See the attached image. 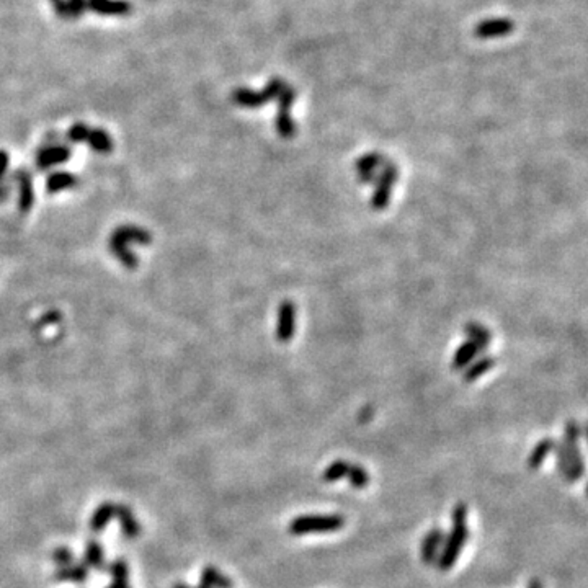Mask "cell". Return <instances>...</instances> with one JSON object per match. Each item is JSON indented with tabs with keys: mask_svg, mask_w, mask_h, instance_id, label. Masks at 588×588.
<instances>
[{
	"mask_svg": "<svg viewBox=\"0 0 588 588\" xmlns=\"http://www.w3.org/2000/svg\"><path fill=\"white\" fill-rule=\"evenodd\" d=\"M345 518L340 515H302L289 523V533L294 536L309 533H332L344 528Z\"/></svg>",
	"mask_w": 588,
	"mask_h": 588,
	"instance_id": "7a4b0ae2",
	"label": "cell"
},
{
	"mask_svg": "<svg viewBox=\"0 0 588 588\" xmlns=\"http://www.w3.org/2000/svg\"><path fill=\"white\" fill-rule=\"evenodd\" d=\"M87 9L103 16H125L133 10L128 0H87Z\"/></svg>",
	"mask_w": 588,
	"mask_h": 588,
	"instance_id": "30bf717a",
	"label": "cell"
},
{
	"mask_svg": "<svg viewBox=\"0 0 588 588\" xmlns=\"http://www.w3.org/2000/svg\"><path fill=\"white\" fill-rule=\"evenodd\" d=\"M384 155H381L378 153H369L361 155L360 159L356 160V170L358 172H376V169H381L384 165Z\"/></svg>",
	"mask_w": 588,
	"mask_h": 588,
	"instance_id": "7402d4cb",
	"label": "cell"
},
{
	"mask_svg": "<svg viewBox=\"0 0 588 588\" xmlns=\"http://www.w3.org/2000/svg\"><path fill=\"white\" fill-rule=\"evenodd\" d=\"M580 435L582 430L579 427V423H577L575 420L567 422V425H565V438L562 441V446L569 463V483L579 480L585 473V464L584 459H582V453L579 448Z\"/></svg>",
	"mask_w": 588,
	"mask_h": 588,
	"instance_id": "277c9868",
	"label": "cell"
},
{
	"mask_svg": "<svg viewBox=\"0 0 588 588\" xmlns=\"http://www.w3.org/2000/svg\"><path fill=\"white\" fill-rule=\"evenodd\" d=\"M113 237L123 240L126 244H144L148 245L153 242V235L148 231V229L131 226V224H126V226H120L116 231L111 234Z\"/></svg>",
	"mask_w": 588,
	"mask_h": 588,
	"instance_id": "4fadbf2b",
	"label": "cell"
},
{
	"mask_svg": "<svg viewBox=\"0 0 588 588\" xmlns=\"http://www.w3.org/2000/svg\"><path fill=\"white\" fill-rule=\"evenodd\" d=\"M478 353H479L478 345L473 344V341H470V340L464 341V344H463L461 346H459V349L456 350L455 356H453L451 368L455 369V371H458V369L466 368V366L469 365V363L474 360V358H475V355H478Z\"/></svg>",
	"mask_w": 588,
	"mask_h": 588,
	"instance_id": "e0dca14e",
	"label": "cell"
},
{
	"mask_svg": "<svg viewBox=\"0 0 588 588\" xmlns=\"http://www.w3.org/2000/svg\"><path fill=\"white\" fill-rule=\"evenodd\" d=\"M466 518L468 507L464 503H456L455 508H453V528L450 535L445 536L443 549H441L440 556L436 559V565H438L441 572L453 569V565L458 562V557L461 556V551L469 536Z\"/></svg>",
	"mask_w": 588,
	"mask_h": 588,
	"instance_id": "6da1fadb",
	"label": "cell"
},
{
	"mask_svg": "<svg viewBox=\"0 0 588 588\" xmlns=\"http://www.w3.org/2000/svg\"><path fill=\"white\" fill-rule=\"evenodd\" d=\"M15 178L20 183V198H19V208L21 215L30 212L33 203H35V192H33V180L31 175L24 169H20L15 173Z\"/></svg>",
	"mask_w": 588,
	"mask_h": 588,
	"instance_id": "7c38bea8",
	"label": "cell"
},
{
	"mask_svg": "<svg viewBox=\"0 0 588 588\" xmlns=\"http://www.w3.org/2000/svg\"><path fill=\"white\" fill-rule=\"evenodd\" d=\"M86 143L98 154H110L113 150V139L102 128H91Z\"/></svg>",
	"mask_w": 588,
	"mask_h": 588,
	"instance_id": "9a60e30c",
	"label": "cell"
},
{
	"mask_svg": "<svg viewBox=\"0 0 588 588\" xmlns=\"http://www.w3.org/2000/svg\"><path fill=\"white\" fill-rule=\"evenodd\" d=\"M77 185L76 175H72L71 172H54L48 177L46 180V192L48 193H59L64 192V190L74 188Z\"/></svg>",
	"mask_w": 588,
	"mask_h": 588,
	"instance_id": "2e32d148",
	"label": "cell"
},
{
	"mask_svg": "<svg viewBox=\"0 0 588 588\" xmlns=\"http://www.w3.org/2000/svg\"><path fill=\"white\" fill-rule=\"evenodd\" d=\"M513 21L508 19H489L478 24L474 30V35L480 39L505 36L513 31Z\"/></svg>",
	"mask_w": 588,
	"mask_h": 588,
	"instance_id": "9c48e42d",
	"label": "cell"
},
{
	"mask_svg": "<svg viewBox=\"0 0 588 588\" xmlns=\"http://www.w3.org/2000/svg\"><path fill=\"white\" fill-rule=\"evenodd\" d=\"M296 330V307L291 301L282 302L278 309V326L277 339L282 344H288L293 339Z\"/></svg>",
	"mask_w": 588,
	"mask_h": 588,
	"instance_id": "52a82bcc",
	"label": "cell"
},
{
	"mask_svg": "<svg viewBox=\"0 0 588 588\" xmlns=\"http://www.w3.org/2000/svg\"><path fill=\"white\" fill-rule=\"evenodd\" d=\"M494 366H495L494 358L484 356L483 360L475 361L474 365L468 366L466 373H464V381H466V383H474V381H478L480 376H484L485 373H489Z\"/></svg>",
	"mask_w": 588,
	"mask_h": 588,
	"instance_id": "ffe728a7",
	"label": "cell"
},
{
	"mask_svg": "<svg viewBox=\"0 0 588 588\" xmlns=\"http://www.w3.org/2000/svg\"><path fill=\"white\" fill-rule=\"evenodd\" d=\"M67 19H81L87 10V0H66Z\"/></svg>",
	"mask_w": 588,
	"mask_h": 588,
	"instance_id": "d4e9b609",
	"label": "cell"
},
{
	"mask_svg": "<svg viewBox=\"0 0 588 588\" xmlns=\"http://www.w3.org/2000/svg\"><path fill=\"white\" fill-rule=\"evenodd\" d=\"M346 478H349V483L351 487H355V489H365L369 483V474L368 470L360 466V464H350V469H349V474H346Z\"/></svg>",
	"mask_w": 588,
	"mask_h": 588,
	"instance_id": "603a6c76",
	"label": "cell"
},
{
	"mask_svg": "<svg viewBox=\"0 0 588 588\" xmlns=\"http://www.w3.org/2000/svg\"><path fill=\"white\" fill-rule=\"evenodd\" d=\"M443 541H445L443 530L433 528V530L428 531L427 536L423 537L422 549H420V556H422L423 564H427V565L436 564V559H438V556H440V551H441V546H443Z\"/></svg>",
	"mask_w": 588,
	"mask_h": 588,
	"instance_id": "8fae6325",
	"label": "cell"
},
{
	"mask_svg": "<svg viewBox=\"0 0 588 588\" xmlns=\"http://www.w3.org/2000/svg\"><path fill=\"white\" fill-rule=\"evenodd\" d=\"M349 469H350L349 463L344 461V459H337V461H334L330 466L326 468V470H324V474H322V479L329 484H334V483H337V480L346 478Z\"/></svg>",
	"mask_w": 588,
	"mask_h": 588,
	"instance_id": "44dd1931",
	"label": "cell"
},
{
	"mask_svg": "<svg viewBox=\"0 0 588 588\" xmlns=\"http://www.w3.org/2000/svg\"><path fill=\"white\" fill-rule=\"evenodd\" d=\"M88 131H91V128H88L86 123H76V125H72L69 128V131H67V141L69 143H83L88 136Z\"/></svg>",
	"mask_w": 588,
	"mask_h": 588,
	"instance_id": "cb8c5ba5",
	"label": "cell"
},
{
	"mask_svg": "<svg viewBox=\"0 0 588 588\" xmlns=\"http://www.w3.org/2000/svg\"><path fill=\"white\" fill-rule=\"evenodd\" d=\"M464 332H466V335L469 337V340L473 341V344L478 345L479 351L485 350L487 346L490 345L492 335H490L489 330L480 326V324H475V322L468 324V326L464 327Z\"/></svg>",
	"mask_w": 588,
	"mask_h": 588,
	"instance_id": "d6986e66",
	"label": "cell"
},
{
	"mask_svg": "<svg viewBox=\"0 0 588 588\" xmlns=\"http://www.w3.org/2000/svg\"><path fill=\"white\" fill-rule=\"evenodd\" d=\"M284 83L279 77H273L263 91H250V88H235L232 92V102L235 105L242 106V108H260L265 106L268 102L278 98L279 92L283 91Z\"/></svg>",
	"mask_w": 588,
	"mask_h": 588,
	"instance_id": "3957f363",
	"label": "cell"
},
{
	"mask_svg": "<svg viewBox=\"0 0 588 588\" xmlns=\"http://www.w3.org/2000/svg\"><path fill=\"white\" fill-rule=\"evenodd\" d=\"M71 159V149L63 144H51L39 149L36 154V167L39 170H48L54 165L64 164Z\"/></svg>",
	"mask_w": 588,
	"mask_h": 588,
	"instance_id": "ba28073f",
	"label": "cell"
},
{
	"mask_svg": "<svg viewBox=\"0 0 588 588\" xmlns=\"http://www.w3.org/2000/svg\"><path fill=\"white\" fill-rule=\"evenodd\" d=\"M554 450H556V463H557L559 473H561L565 479H569V463H567V456H565L562 443L554 445Z\"/></svg>",
	"mask_w": 588,
	"mask_h": 588,
	"instance_id": "484cf974",
	"label": "cell"
},
{
	"mask_svg": "<svg viewBox=\"0 0 588 588\" xmlns=\"http://www.w3.org/2000/svg\"><path fill=\"white\" fill-rule=\"evenodd\" d=\"M528 588H542V585H541V582H540V580H537V579H533V580L530 582Z\"/></svg>",
	"mask_w": 588,
	"mask_h": 588,
	"instance_id": "f1b7e54d",
	"label": "cell"
},
{
	"mask_svg": "<svg viewBox=\"0 0 588 588\" xmlns=\"http://www.w3.org/2000/svg\"><path fill=\"white\" fill-rule=\"evenodd\" d=\"M9 160H10V157H9L7 150L0 149V185H4L2 180L5 177V172H7L9 169Z\"/></svg>",
	"mask_w": 588,
	"mask_h": 588,
	"instance_id": "4316f807",
	"label": "cell"
},
{
	"mask_svg": "<svg viewBox=\"0 0 588 588\" xmlns=\"http://www.w3.org/2000/svg\"><path fill=\"white\" fill-rule=\"evenodd\" d=\"M128 245H130V244L123 242V240L113 237V235L110 237L108 247H110L111 254L116 257L118 262H120L123 267L130 268V270H134V268L139 265V259L136 257V254H134V252L130 247H128Z\"/></svg>",
	"mask_w": 588,
	"mask_h": 588,
	"instance_id": "5bb4252c",
	"label": "cell"
},
{
	"mask_svg": "<svg viewBox=\"0 0 588 588\" xmlns=\"http://www.w3.org/2000/svg\"><path fill=\"white\" fill-rule=\"evenodd\" d=\"M53 4V7L58 14L59 19H67V7H66V0H49Z\"/></svg>",
	"mask_w": 588,
	"mask_h": 588,
	"instance_id": "83f0119b",
	"label": "cell"
},
{
	"mask_svg": "<svg viewBox=\"0 0 588 588\" xmlns=\"http://www.w3.org/2000/svg\"><path fill=\"white\" fill-rule=\"evenodd\" d=\"M397 177H399L397 165L392 164V162L389 160H386L384 165L381 167V172L378 173L376 190H374L373 198H371V206L374 211H383L386 206L389 205L391 192H392V188H394V183L397 182Z\"/></svg>",
	"mask_w": 588,
	"mask_h": 588,
	"instance_id": "5b68a950",
	"label": "cell"
},
{
	"mask_svg": "<svg viewBox=\"0 0 588 588\" xmlns=\"http://www.w3.org/2000/svg\"><path fill=\"white\" fill-rule=\"evenodd\" d=\"M554 445H556V440L552 438L541 440L540 443L533 448V451H531V455L528 458V468L533 470L540 468L541 464L545 463V459L549 456V453L554 450Z\"/></svg>",
	"mask_w": 588,
	"mask_h": 588,
	"instance_id": "ac0fdd59",
	"label": "cell"
},
{
	"mask_svg": "<svg viewBox=\"0 0 588 588\" xmlns=\"http://www.w3.org/2000/svg\"><path fill=\"white\" fill-rule=\"evenodd\" d=\"M294 98H296V92H294V88L289 86H284L283 91L278 95L279 106H278L277 120H274V126H277V131L279 136L284 139L294 138V134H296V125H294L293 118H291V106H293L294 103Z\"/></svg>",
	"mask_w": 588,
	"mask_h": 588,
	"instance_id": "8992f818",
	"label": "cell"
}]
</instances>
